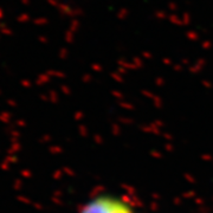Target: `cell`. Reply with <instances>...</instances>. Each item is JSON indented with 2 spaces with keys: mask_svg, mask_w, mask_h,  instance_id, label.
<instances>
[{
  "mask_svg": "<svg viewBox=\"0 0 213 213\" xmlns=\"http://www.w3.org/2000/svg\"><path fill=\"white\" fill-rule=\"evenodd\" d=\"M78 213H135V211L124 199L103 194L86 201Z\"/></svg>",
  "mask_w": 213,
  "mask_h": 213,
  "instance_id": "cell-1",
  "label": "cell"
}]
</instances>
